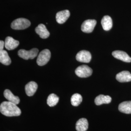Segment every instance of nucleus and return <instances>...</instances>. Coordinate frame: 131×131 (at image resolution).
<instances>
[{
	"label": "nucleus",
	"instance_id": "nucleus-1",
	"mask_svg": "<svg viewBox=\"0 0 131 131\" xmlns=\"http://www.w3.org/2000/svg\"><path fill=\"white\" fill-rule=\"evenodd\" d=\"M0 112L6 117H15L20 115L21 111L17 104L10 102H3L0 105Z\"/></svg>",
	"mask_w": 131,
	"mask_h": 131
},
{
	"label": "nucleus",
	"instance_id": "nucleus-2",
	"mask_svg": "<svg viewBox=\"0 0 131 131\" xmlns=\"http://www.w3.org/2000/svg\"><path fill=\"white\" fill-rule=\"evenodd\" d=\"M31 25L30 21L25 18H19L14 20L11 24V27L14 30H24Z\"/></svg>",
	"mask_w": 131,
	"mask_h": 131
},
{
	"label": "nucleus",
	"instance_id": "nucleus-3",
	"mask_svg": "<svg viewBox=\"0 0 131 131\" xmlns=\"http://www.w3.org/2000/svg\"><path fill=\"white\" fill-rule=\"evenodd\" d=\"M51 56V53L48 49L43 50L40 52L37 58V63L38 66H42L45 65L49 61Z\"/></svg>",
	"mask_w": 131,
	"mask_h": 131
},
{
	"label": "nucleus",
	"instance_id": "nucleus-4",
	"mask_svg": "<svg viewBox=\"0 0 131 131\" xmlns=\"http://www.w3.org/2000/svg\"><path fill=\"white\" fill-rule=\"evenodd\" d=\"M38 50L37 48H33L30 51H26L24 49L19 50L18 51L19 56L24 59H33L38 55Z\"/></svg>",
	"mask_w": 131,
	"mask_h": 131
},
{
	"label": "nucleus",
	"instance_id": "nucleus-5",
	"mask_svg": "<svg viewBox=\"0 0 131 131\" xmlns=\"http://www.w3.org/2000/svg\"><path fill=\"white\" fill-rule=\"evenodd\" d=\"M75 74L81 78H86L92 74V70L88 66L83 65L78 67L75 70Z\"/></svg>",
	"mask_w": 131,
	"mask_h": 131
},
{
	"label": "nucleus",
	"instance_id": "nucleus-6",
	"mask_svg": "<svg viewBox=\"0 0 131 131\" xmlns=\"http://www.w3.org/2000/svg\"><path fill=\"white\" fill-rule=\"evenodd\" d=\"M97 24L95 19H87L84 21L81 26V30L86 33H91Z\"/></svg>",
	"mask_w": 131,
	"mask_h": 131
},
{
	"label": "nucleus",
	"instance_id": "nucleus-7",
	"mask_svg": "<svg viewBox=\"0 0 131 131\" xmlns=\"http://www.w3.org/2000/svg\"><path fill=\"white\" fill-rule=\"evenodd\" d=\"M91 58L92 56L90 52L85 50L80 51L76 56V59L77 61L85 63H88L90 62Z\"/></svg>",
	"mask_w": 131,
	"mask_h": 131
},
{
	"label": "nucleus",
	"instance_id": "nucleus-8",
	"mask_svg": "<svg viewBox=\"0 0 131 131\" xmlns=\"http://www.w3.org/2000/svg\"><path fill=\"white\" fill-rule=\"evenodd\" d=\"M112 56L115 58L121 61L127 63L131 62V57L126 52L122 51H115L113 52Z\"/></svg>",
	"mask_w": 131,
	"mask_h": 131
},
{
	"label": "nucleus",
	"instance_id": "nucleus-9",
	"mask_svg": "<svg viewBox=\"0 0 131 131\" xmlns=\"http://www.w3.org/2000/svg\"><path fill=\"white\" fill-rule=\"evenodd\" d=\"M70 16V12L68 10L59 11L56 15V21L59 24L65 23Z\"/></svg>",
	"mask_w": 131,
	"mask_h": 131
},
{
	"label": "nucleus",
	"instance_id": "nucleus-10",
	"mask_svg": "<svg viewBox=\"0 0 131 131\" xmlns=\"http://www.w3.org/2000/svg\"><path fill=\"white\" fill-rule=\"evenodd\" d=\"M19 41L14 39L11 37H7L5 38V46L8 50H13L16 49L19 46Z\"/></svg>",
	"mask_w": 131,
	"mask_h": 131
},
{
	"label": "nucleus",
	"instance_id": "nucleus-11",
	"mask_svg": "<svg viewBox=\"0 0 131 131\" xmlns=\"http://www.w3.org/2000/svg\"><path fill=\"white\" fill-rule=\"evenodd\" d=\"M116 78L117 81L121 83L130 82L131 81V73L128 71H122L117 73Z\"/></svg>",
	"mask_w": 131,
	"mask_h": 131
},
{
	"label": "nucleus",
	"instance_id": "nucleus-12",
	"mask_svg": "<svg viewBox=\"0 0 131 131\" xmlns=\"http://www.w3.org/2000/svg\"><path fill=\"white\" fill-rule=\"evenodd\" d=\"M38 84L34 81L29 82L25 86V92L28 96H32L38 89Z\"/></svg>",
	"mask_w": 131,
	"mask_h": 131
},
{
	"label": "nucleus",
	"instance_id": "nucleus-13",
	"mask_svg": "<svg viewBox=\"0 0 131 131\" xmlns=\"http://www.w3.org/2000/svg\"><path fill=\"white\" fill-rule=\"evenodd\" d=\"M36 32L37 33L41 38L45 39L50 36V33L48 31L45 25L40 24L35 29Z\"/></svg>",
	"mask_w": 131,
	"mask_h": 131
},
{
	"label": "nucleus",
	"instance_id": "nucleus-14",
	"mask_svg": "<svg viewBox=\"0 0 131 131\" xmlns=\"http://www.w3.org/2000/svg\"><path fill=\"white\" fill-rule=\"evenodd\" d=\"M4 95L6 99H7L9 102L16 104H18L20 102V99L19 97L16 96L11 92L9 89H5L4 92Z\"/></svg>",
	"mask_w": 131,
	"mask_h": 131
},
{
	"label": "nucleus",
	"instance_id": "nucleus-15",
	"mask_svg": "<svg viewBox=\"0 0 131 131\" xmlns=\"http://www.w3.org/2000/svg\"><path fill=\"white\" fill-rule=\"evenodd\" d=\"M89 128V122L85 118L79 119L76 124V129L77 131H86Z\"/></svg>",
	"mask_w": 131,
	"mask_h": 131
},
{
	"label": "nucleus",
	"instance_id": "nucleus-16",
	"mask_svg": "<svg viewBox=\"0 0 131 131\" xmlns=\"http://www.w3.org/2000/svg\"><path fill=\"white\" fill-rule=\"evenodd\" d=\"M112 98L109 96H105L103 95H100L95 99V103L97 105H100L103 104H108L110 103Z\"/></svg>",
	"mask_w": 131,
	"mask_h": 131
},
{
	"label": "nucleus",
	"instance_id": "nucleus-17",
	"mask_svg": "<svg viewBox=\"0 0 131 131\" xmlns=\"http://www.w3.org/2000/svg\"><path fill=\"white\" fill-rule=\"evenodd\" d=\"M101 24L103 30L105 31H109L112 28V19L110 16L107 15L105 16L101 20Z\"/></svg>",
	"mask_w": 131,
	"mask_h": 131
},
{
	"label": "nucleus",
	"instance_id": "nucleus-18",
	"mask_svg": "<svg viewBox=\"0 0 131 131\" xmlns=\"http://www.w3.org/2000/svg\"><path fill=\"white\" fill-rule=\"evenodd\" d=\"M118 110L123 113L131 114V101H125L120 103L118 105Z\"/></svg>",
	"mask_w": 131,
	"mask_h": 131
},
{
	"label": "nucleus",
	"instance_id": "nucleus-19",
	"mask_svg": "<svg viewBox=\"0 0 131 131\" xmlns=\"http://www.w3.org/2000/svg\"><path fill=\"white\" fill-rule=\"evenodd\" d=\"M0 62L5 65H9L11 63V59L7 52L5 50L0 51Z\"/></svg>",
	"mask_w": 131,
	"mask_h": 131
},
{
	"label": "nucleus",
	"instance_id": "nucleus-20",
	"mask_svg": "<svg viewBox=\"0 0 131 131\" xmlns=\"http://www.w3.org/2000/svg\"><path fill=\"white\" fill-rule=\"evenodd\" d=\"M59 100V98L56 95L54 94H51L47 98V104L49 106L53 107L56 105L58 103Z\"/></svg>",
	"mask_w": 131,
	"mask_h": 131
},
{
	"label": "nucleus",
	"instance_id": "nucleus-21",
	"mask_svg": "<svg viewBox=\"0 0 131 131\" xmlns=\"http://www.w3.org/2000/svg\"><path fill=\"white\" fill-rule=\"evenodd\" d=\"M82 101L83 98L80 94H74L71 97V103L74 106H79Z\"/></svg>",
	"mask_w": 131,
	"mask_h": 131
},
{
	"label": "nucleus",
	"instance_id": "nucleus-22",
	"mask_svg": "<svg viewBox=\"0 0 131 131\" xmlns=\"http://www.w3.org/2000/svg\"><path fill=\"white\" fill-rule=\"evenodd\" d=\"M5 46V42L3 40L0 41V51L3 50Z\"/></svg>",
	"mask_w": 131,
	"mask_h": 131
}]
</instances>
